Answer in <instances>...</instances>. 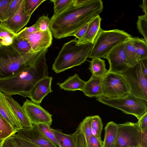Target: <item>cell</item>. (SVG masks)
<instances>
[{"label":"cell","instance_id":"obj_1","mask_svg":"<svg viewBox=\"0 0 147 147\" xmlns=\"http://www.w3.org/2000/svg\"><path fill=\"white\" fill-rule=\"evenodd\" d=\"M103 8L101 0H74L67 9L53 14L49 28L55 38L74 36L80 28L99 15Z\"/></svg>","mask_w":147,"mask_h":147},{"label":"cell","instance_id":"obj_2","mask_svg":"<svg viewBox=\"0 0 147 147\" xmlns=\"http://www.w3.org/2000/svg\"><path fill=\"white\" fill-rule=\"evenodd\" d=\"M45 50L36 61L24 70L10 77L0 79V91L5 95L18 94L29 97L36 84L48 76Z\"/></svg>","mask_w":147,"mask_h":147},{"label":"cell","instance_id":"obj_3","mask_svg":"<svg viewBox=\"0 0 147 147\" xmlns=\"http://www.w3.org/2000/svg\"><path fill=\"white\" fill-rule=\"evenodd\" d=\"M44 49L24 53L18 51L12 44L8 46L0 45V79L13 75L32 64Z\"/></svg>","mask_w":147,"mask_h":147},{"label":"cell","instance_id":"obj_4","mask_svg":"<svg viewBox=\"0 0 147 147\" xmlns=\"http://www.w3.org/2000/svg\"><path fill=\"white\" fill-rule=\"evenodd\" d=\"M76 38L65 43L53 64L52 69L57 74L80 65L89 57L93 44L78 45Z\"/></svg>","mask_w":147,"mask_h":147},{"label":"cell","instance_id":"obj_5","mask_svg":"<svg viewBox=\"0 0 147 147\" xmlns=\"http://www.w3.org/2000/svg\"><path fill=\"white\" fill-rule=\"evenodd\" d=\"M132 36L123 30L101 29L96 39L89 57L105 58L114 47L124 42Z\"/></svg>","mask_w":147,"mask_h":147},{"label":"cell","instance_id":"obj_6","mask_svg":"<svg viewBox=\"0 0 147 147\" xmlns=\"http://www.w3.org/2000/svg\"><path fill=\"white\" fill-rule=\"evenodd\" d=\"M99 102L131 115L138 119L147 111V101L129 94L121 98H109L103 97L97 98Z\"/></svg>","mask_w":147,"mask_h":147},{"label":"cell","instance_id":"obj_7","mask_svg":"<svg viewBox=\"0 0 147 147\" xmlns=\"http://www.w3.org/2000/svg\"><path fill=\"white\" fill-rule=\"evenodd\" d=\"M102 96L109 98L125 97L130 94L129 87L123 76L109 71L102 78Z\"/></svg>","mask_w":147,"mask_h":147},{"label":"cell","instance_id":"obj_8","mask_svg":"<svg viewBox=\"0 0 147 147\" xmlns=\"http://www.w3.org/2000/svg\"><path fill=\"white\" fill-rule=\"evenodd\" d=\"M123 77L129 88L130 94L147 101V77L139 64L119 73Z\"/></svg>","mask_w":147,"mask_h":147},{"label":"cell","instance_id":"obj_9","mask_svg":"<svg viewBox=\"0 0 147 147\" xmlns=\"http://www.w3.org/2000/svg\"><path fill=\"white\" fill-rule=\"evenodd\" d=\"M114 147H141V133L138 123L127 121L117 124Z\"/></svg>","mask_w":147,"mask_h":147},{"label":"cell","instance_id":"obj_10","mask_svg":"<svg viewBox=\"0 0 147 147\" xmlns=\"http://www.w3.org/2000/svg\"><path fill=\"white\" fill-rule=\"evenodd\" d=\"M52 34L50 28L45 31L38 30L31 33H27L21 30L13 38H23L27 41L34 53L47 49L51 45Z\"/></svg>","mask_w":147,"mask_h":147},{"label":"cell","instance_id":"obj_11","mask_svg":"<svg viewBox=\"0 0 147 147\" xmlns=\"http://www.w3.org/2000/svg\"><path fill=\"white\" fill-rule=\"evenodd\" d=\"M32 124L44 123L50 126L52 123V115L40 104L26 100L22 106Z\"/></svg>","mask_w":147,"mask_h":147},{"label":"cell","instance_id":"obj_12","mask_svg":"<svg viewBox=\"0 0 147 147\" xmlns=\"http://www.w3.org/2000/svg\"><path fill=\"white\" fill-rule=\"evenodd\" d=\"M105 58L109 63V71L119 73L129 67L125 58L123 42L112 49Z\"/></svg>","mask_w":147,"mask_h":147},{"label":"cell","instance_id":"obj_13","mask_svg":"<svg viewBox=\"0 0 147 147\" xmlns=\"http://www.w3.org/2000/svg\"><path fill=\"white\" fill-rule=\"evenodd\" d=\"M24 1L22 0L17 11L10 18L1 22L6 29L15 35L27 24L31 17L24 10Z\"/></svg>","mask_w":147,"mask_h":147},{"label":"cell","instance_id":"obj_14","mask_svg":"<svg viewBox=\"0 0 147 147\" xmlns=\"http://www.w3.org/2000/svg\"><path fill=\"white\" fill-rule=\"evenodd\" d=\"M16 133L41 147H58L47 138L37 125L32 124L30 128L16 130Z\"/></svg>","mask_w":147,"mask_h":147},{"label":"cell","instance_id":"obj_15","mask_svg":"<svg viewBox=\"0 0 147 147\" xmlns=\"http://www.w3.org/2000/svg\"><path fill=\"white\" fill-rule=\"evenodd\" d=\"M52 77L47 76L37 82L30 93L29 98L33 102L40 104L44 98L52 92L51 84Z\"/></svg>","mask_w":147,"mask_h":147},{"label":"cell","instance_id":"obj_16","mask_svg":"<svg viewBox=\"0 0 147 147\" xmlns=\"http://www.w3.org/2000/svg\"><path fill=\"white\" fill-rule=\"evenodd\" d=\"M0 114L16 130L22 129L18 120L7 103L5 95L0 91Z\"/></svg>","mask_w":147,"mask_h":147},{"label":"cell","instance_id":"obj_17","mask_svg":"<svg viewBox=\"0 0 147 147\" xmlns=\"http://www.w3.org/2000/svg\"><path fill=\"white\" fill-rule=\"evenodd\" d=\"M6 99L20 123L22 128H29L32 127L30 122L22 106L11 96L5 95Z\"/></svg>","mask_w":147,"mask_h":147},{"label":"cell","instance_id":"obj_18","mask_svg":"<svg viewBox=\"0 0 147 147\" xmlns=\"http://www.w3.org/2000/svg\"><path fill=\"white\" fill-rule=\"evenodd\" d=\"M101 20V18L99 15L92 20L90 22L85 34L81 39L78 40V44L89 43H94L101 29L100 27Z\"/></svg>","mask_w":147,"mask_h":147},{"label":"cell","instance_id":"obj_19","mask_svg":"<svg viewBox=\"0 0 147 147\" xmlns=\"http://www.w3.org/2000/svg\"><path fill=\"white\" fill-rule=\"evenodd\" d=\"M101 80L102 78L91 76L89 79L86 82L84 87L82 91L85 95L89 97H102Z\"/></svg>","mask_w":147,"mask_h":147},{"label":"cell","instance_id":"obj_20","mask_svg":"<svg viewBox=\"0 0 147 147\" xmlns=\"http://www.w3.org/2000/svg\"><path fill=\"white\" fill-rule=\"evenodd\" d=\"M86 82L81 79L78 75L75 74L72 76L69 77L62 83L58 82L57 84L61 89L68 91H82Z\"/></svg>","mask_w":147,"mask_h":147},{"label":"cell","instance_id":"obj_21","mask_svg":"<svg viewBox=\"0 0 147 147\" xmlns=\"http://www.w3.org/2000/svg\"><path fill=\"white\" fill-rule=\"evenodd\" d=\"M88 69L92 73V76L100 78H102L108 71L106 68L104 60L100 58H93L90 61Z\"/></svg>","mask_w":147,"mask_h":147},{"label":"cell","instance_id":"obj_22","mask_svg":"<svg viewBox=\"0 0 147 147\" xmlns=\"http://www.w3.org/2000/svg\"><path fill=\"white\" fill-rule=\"evenodd\" d=\"M105 134L103 147H114L116 137L117 124L113 121L108 123L105 128Z\"/></svg>","mask_w":147,"mask_h":147},{"label":"cell","instance_id":"obj_23","mask_svg":"<svg viewBox=\"0 0 147 147\" xmlns=\"http://www.w3.org/2000/svg\"><path fill=\"white\" fill-rule=\"evenodd\" d=\"M131 37L123 42L125 58L129 67L134 66L138 63L136 50L133 45Z\"/></svg>","mask_w":147,"mask_h":147},{"label":"cell","instance_id":"obj_24","mask_svg":"<svg viewBox=\"0 0 147 147\" xmlns=\"http://www.w3.org/2000/svg\"><path fill=\"white\" fill-rule=\"evenodd\" d=\"M131 38L138 62L140 60L147 59V42L144 39L138 37H132Z\"/></svg>","mask_w":147,"mask_h":147},{"label":"cell","instance_id":"obj_25","mask_svg":"<svg viewBox=\"0 0 147 147\" xmlns=\"http://www.w3.org/2000/svg\"><path fill=\"white\" fill-rule=\"evenodd\" d=\"M52 130L57 139L60 147H75L72 134H66L58 129Z\"/></svg>","mask_w":147,"mask_h":147},{"label":"cell","instance_id":"obj_26","mask_svg":"<svg viewBox=\"0 0 147 147\" xmlns=\"http://www.w3.org/2000/svg\"><path fill=\"white\" fill-rule=\"evenodd\" d=\"M92 134L97 138L100 141L102 142L101 138V134L103 126L102 120L100 116L98 115L92 116Z\"/></svg>","mask_w":147,"mask_h":147},{"label":"cell","instance_id":"obj_27","mask_svg":"<svg viewBox=\"0 0 147 147\" xmlns=\"http://www.w3.org/2000/svg\"><path fill=\"white\" fill-rule=\"evenodd\" d=\"M15 132L13 127L0 114V139L6 138Z\"/></svg>","mask_w":147,"mask_h":147},{"label":"cell","instance_id":"obj_28","mask_svg":"<svg viewBox=\"0 0 147 147\" xmlns=\"http://www.w3.org/2000/svg\"><path fill=\"white\" fill-rule=\"evenodd\" d=\"M12 44L19 51L24 53H34L27 40L23 38L13 39Z\"/></svg>","mask_w":147,"mask_h":147},{"label":"cell","instance_id":"obj_29","mask_svg":"<svg viewBox=\"0 0 147 147\" xmlns=\"http://www.w3.org/2000/svg\"><path fill=\"white\" fill-rule=\"evenodd\" d=\"M92 117V116L86 117L80 122L78 126L85 136L87 142L92 135L91 129Z\"/></svg>","mask_w":147,"mask_h":147},{"label":"cell","instance_id":"obj_30","mask_svg":"<svg viewBox=\"0 0 147 147\" xmlns=\"http://www.w3.org/2000/svg\"><path fill=\"white\" fill-rule=\"evenodd\" d=\"M53 3L54 14H59L65 11L74 0H51Z\"/></svg>","mask_w":147,"mask_h":147},{"label":"cell","instance_id":"obj_31","mask_svg":"<svg viewBox=\"0 0 147 147\" xmlns=\"http://www.w3.org/2000/svg\"><path fill=\"white\" fill-rule=\"evenodd\" d=\"M37 125L48 139L57 146L60 147L59 141L53 133L50 126L44 123H40Z\"/></svg>","mask_w":147,"mask_h":147},{"label":"cell","instance_id":"obj_32","mask_svg":"<svg viewBox=\"0 0 147 147\" xmlns=\"http://www.w3.org/2000/svg\"><path fill=\"white\" fill-rule=\"evenodd\" d=\"M72 135L75 147H88L86 138L78 127Z\"/></svg>","mask_w":147,"mask_h":147},{"label":"cell","instance_id":"obj_33","mask_svg":"<svg viewBox=\"0 0 147 147\" xmlns=\"http://www.w3.org/2000/svg\"><path fill=\"white\" fill-rule=\"evenodd\" d=\"M46 0H25L24 9L26 13L31 16L33 13L42 3Z\"/></svg>","mask_w":147,"mask_h":147},{"label":"cell","instance_id":"obj_34","mask_svg":"<svg viewBox=\"0 0 147 147\" xmlns=\"http://www.w3.org/2000/svg\"><path fill=\"white\" fill-rule=\"evenodd\" d=\"M137 25L139 32L147 42V16L144 15L138 16Z\"/></svg>","mask_w":147,"mask_h":147},{"label":"cell","instance_id":"obj_35","mask_svg":"<svg viewBox=\"0 0 147 147\" xmlns=\"http://www.w3.org/2000/svg\"><path fill=\"white\" fill-rule=\"evenodd\" d=\"M11 136L20 147H41L22 138L16 132Z\"/></svg>","mask_w":147,"mask_h":147},{"label":"cell","instance_id":"obj_36","mask_svg":"<svg viewBox=\"0 0 147 147\" xmlns=\"http://www.w3.org/2000/svg\"><path fill=\"white\" fill-rule=\"evenodd\" d=\"M22 0H11L7 8L4 21L10 18L16 12Z\"/></svg>","mask_w":147,"mask_h":147},{"label":"cell","instance_id":"obj_37","mask_svg":"<svg viewBox=\"0 0 147 147\" xmlns=\"http://www.w3.org/2000/svg\"><path fill=\"white\" fill-rule=\"evenodd\" d=\"M50 20L47 16H42L39 17L34 24L39 30L45 31L49 28Z\"/></svg>","mask_w":147,"mask_h":147},{"label":"cell","instance_id":"obj_38","mask_svg":"<svg viewBox=\"0 0 147 147\" xmlns=\"http://www.w3.org/2000/svg\"><path fill=\"white\" fill-rule=\"evenodd\" d=\"M11 0H0V21H4L6 13Z\"/></svg>","mask_w":147,"mask_h":147},{"label":"cell","instance_id":"obj_39","mask_svg":"<svg viewBox=\"0 0 147 147\" xmlns=\"http://www.w3.org/2000/svg\"><path fill=\"white\" fill-rule=\"evenodd\" d=\"M88 147H103V142H101L96 137L92 135L87 142Z\"/></svg>","mask_w":147,"mask_h":147},{"label":"cell","instance_id":"obj_40","mask_svg":"<svg viewBox=\"0 0 147 147\" xmlns=\"http://www.w3.org/2000/svg\"><path fill=\"white\" fill-rule=\"evenodd\" d=\"M138 119V122L141 131H144L147 129V111Z\"/></svg>","mask_w":147,"mask_h":147},{"label":"cell","instance_id":"obj_41","mask_svg":"<svg viewBox=\"0 0 147 147\" xmlns=\"http://www.w3.org/2000/svg\"><path fill=\"white\" fill-rule=\"evenodd\" d=\"M91 21L87 23L80 28L74 34V36H75L76 38L78 39V40L81 39L85 34Z\"/></svg>","mask_w":147,"mask_h":147},{"label":"cell","instance_id":"obj_42","mask_svg":"<svg viewBox=\"0 0 147 147\" xmlns=\"http://www.w3.org/2000/svg\"><path fill=\"white\" fill-rule=\"evenodd\" d=\"M1 147H20L11 135L4 140Z\"/></svg>","mask_w":147,"mask_h":147},{"label":"cell","instance_id":"obj_43","mask_svg":"<svg viewBox=\"0 0 147 147\" xmlns=\"http://www.w3.org/2000/svg\"><path fill=\"white\" fill-rule=\"evenodd\" d=\"M141 147H147V129L141 132L140 136Z\"/></svg>","mask_w":147,"mask_h":147},{"label":"cell","instance_id":"obj_44","mask_svg":"<svg viewBox=\"0 0 147 147\" xmlns=\"http://www.w3.org/2000/svg\"><path fill=\"white\" fill-rule=\"evenodd\" d=\"M144 75L147 77V59L140 60L138 62Z\"/></svg>","mask_w":147,"mask_h":147},{"label":"cell","instance_id":"obj_45","mask_svg":"<svg viewBox=\"0 0 147 147\" xmlns=\"http://www.w3.org/2000/svg\"><path fill=\"white\" fill-rule=\"evenodd\" d=\"M14 37L11 36H8L4 37L1 40V44L4 46H8L12 43Z\"/></svg>","mask_w":147,"mask_h":147},{"label":"cell","instance_id":"obj_46","mask_svg":"<svg viewBox=\"0 0 147 147\" xmlns=\"http://www.w3.org/2000/svg\"><path fill=\"white\" fill-rule=\"evenodd\" d=\"M22 30L25 32L29 33H33L39 30L34 24L30 27H26Z\"/></svg>","mask_w":147,"mask_h":147},{"label":"cell","instance_id":"obj_47","mask_svg":"<svg viewBox=\"0 0 147 147\" xmlns=\"http://www.w3.org/2000/svg\"><path fill=\"white\" fill-rule=\"evenodd\" d=\"M147 1L146 0H143L142 4L140 5V6L143 9V12L144 13L145 16H147Z\"/></svg>","mask_w":147,"mask_h":147},{"label":"cell","instance_id":"obj_48","mask_svg":"<svg viewBox=\"0 0 147 147\" xmlns=\"http://www.w3.org/2000/svg\"><path fill=\"white\" fill-rule=\"evenodd\" d=\"M6 138L0 139V147H1L4 141Z\"/></svg>","mask_w":147,"mask_h":147},{"label":"cell","instance_id":"obj_49","mask_svg":"<svg viewBox=\"0 0 147 147\" xmlns=\"http://www.w3.org/2000/svg\"><path fill=\"white\" fill-rule=\"evenodd\" d=\"M1 38H0V45L1 44Z\"/></svg>","mask_w":147,"mask_h":147},{"label":"cell","instance_id":"obj_50","mask_svg":"<svg viewBox=\"0 0 147 147\" xmlns=\"http://www.w3.org/2000/svg\"></svg>","mask_w":147,"mask_h":147},{"label":"cell","instance_id":"obj_51","mask_svg":"<svg viewBox=\"0 0 147 147\" xmlns=\"http://www.w3.org/2000/svg\"></svg>","mask_w":147,"mask_h":147}]
</instances>
